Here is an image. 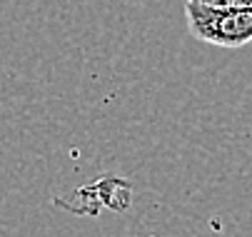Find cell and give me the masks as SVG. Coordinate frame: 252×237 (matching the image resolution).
Listing matches in <instances>:
<instances>
[{
  "label": "cell",
  "mask_w": 252,
  "mask_h": 237,
  "mask_svg": "<svg viewBox=\"0 0 252 237\" xmlns=\"http://www.w3.org/2000/svg\"><path fill=\"white\" fill-rule=\"evenodd\" d=\"M185 20L190 35L200 43L237 50L252 43V5L215 8L185 0Z\"/></svg>",
  "instance_id": "obj_1"
},
{
  "label": "cell",
  "mask_w": 252,
  "mask_h": 237,
  "mask_svg": "<svg viewBox=\"0 0 252 237\" xmlns=\"http://www.w3.org/2000/svg\"><path fill=\"white\" fill-rule=\"evenodd\" d=\"M205 5H215V8H242V5H252V0H197Z\"/></svg>",
  "instance_id": "obj_2"
}]
</instances>
